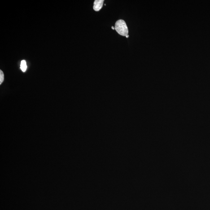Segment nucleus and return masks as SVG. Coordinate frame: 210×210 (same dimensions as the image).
Returning <instances> with one entry per match:
<instances>
[{
    "label": "nucleus",
    "mask_w": 210,
    "mask_h": 210,
    "mask_svg": "<svg viewBox=\"0 0 210 210\" xmlns=\"http://www.w3.org/2000/svg\"><path fill=\"white\" fill-rule=\"evenodd\" d=\"M126 37L127 38H128V37H129V36H128V35H127V36H126Z\"/></svg>",
    "instance_id": "nucleus-6"
},
{
    "label": "nucleus",
    "mask_w": 210,
    "mask_h": 210,
    "mask_svg": "<svg viewBox=\"0 0 210 210\" xmlns=\"http://www.w3.org/2000/svg\"><path fill=\"white\" fill-rule=\"evenodd\" d=\"M20 68L23 72H25L27 69L26 62L25 60L22 61L20 65Z\"/></svg>",
    "instance_id": "nucleus-3"
},
{
    "label": "nucleus",
    "mask_w": 210,
    "mask_h": 210,
    "mask_svg": "<svg viewBox=\"0 0 210 210\" xmlns=\"http://www.w3.org/2000/svg\"><path fill=\"white\" fill-rule=\"evenodd\" d=\"M112 28L113 30H115V27H112Z\"/></svg>",
    "instance_id": "nucleus-5"
},
{
    "label": "nucleus",
    "mask_w": 210,
    "mask_h": 210,
    "mask_svg": "<svg viewBox=\"0 0 210 210\" xmlns=\"http://www.w3.org/2000/svg\"><path fill=\"white\" fill-rule=\"evenodd\" d=\"M4 80V75L2 70H0V84L2 83Z\"/></svg>",
    "instance_id": "nucleus-4"
},
{
    "label": "nucleus",
    "mask_w": 210,
    "mask_h": 210,
    "mask_svg": "<svg viewBox=\"0 0 210 210\" xmlns=\"http://www.w3.org/2000/svg\"><path fill=\"white\" fill-rule=\"evenodd\" d=\"M104 0H96L94 1L93 10L95 11H99L103 6Z\"/></svg>",
    "instance_id": "nucleus-2"
},
{
    "label": "nucleus",
    "mask_w": 210,
    "mask_h": 210,
    "mask_svg": "<svg viewBox=\"0 0 210 210\" xmlns=\"http://www.w3.org/2000/svg\"><path fill=\"white\" fill-rule=\"evenodd\" d=\"M115 29L119 34L126 36L128 35V31L126 23L124 20L120 19L115 23Z\"/></svg>",
    "instance_id": "nucleus-1"
}]
</instances>
